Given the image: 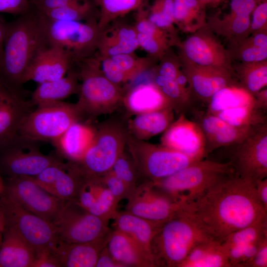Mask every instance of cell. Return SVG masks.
Masks as SVG:
<instances>
[{"label": "cell", "mask_w": 267, "mask_h": 267, "mask_svg": "<svg viewBox=\"0 0 267 267\" xmlns=\"http://www.w3.org/2000/svg\"><path fill=\"white\" fill-rule=\"evenodd\" d=\"M108 235L87 242L66 243L58 240L51 251L60 267H95L101 252L106 246Z\"/></svg>", "instance_id": "25"}, {"label": "cell", "mask_w": 267, "mask_h": 267, "mask_svg": "<svg viewBox=\"0 0 267 267\" xmlns=\"http://www.w3.org/2000/svg\"><path fill=\"white\" fill-rule=\"evenodd\" d=\"M127 124L110 119L96 128L93 141L83 159L75 163L90 179L101 178L109 172L125 150L128 135Z\"/></svg>", "instance_id": "9"}, {"label": "cell", "mask_w": 267, "mask_h": 267, "mask_svg": "<svg viewBox=\"0 0 267 267\" xmlns=\"http://www.w3.org/2000/svg\"><path fill=\"white\" fill-rule=\"evenodd\" d=\"M257 3L256 0H230L229 11L209 18L206 26L230 45L234 44L250 35L251 14Z\"/></svg>", "instance_id": "18"}, {"label": "cell", "mask_w": 267, "mask_h": 267, "mask_svg": "<svg viewBox=\"0 0 267 267\" xmlns=\"http://www.w3.org/2000/svg\"><path fill=\"white\" fill-rule=\"evenodd\" d=\"M32 106L0 82V148L18 137L20 125Z\"/></svg>", "instance_id": "22"}, {"label": "cell", "mask_w": 267, "mask_h": 267, "mask_svg": "<svg viewBox=\"0 0 267 267\" xmlns=\"http://www.w3.org/2000/svg\"><path fill=\"white\" fill-rule=\"evenodd\" d=\"M195 117L205 137V157L217 148L238 144L259 127H234L207 111L197 112Z\"/></svg>", "instance_id": "21"}, {"label": "cell", "mask_w": 267, "mask_h": 267, "mask_svg": "<svg viewBox=\"0 0 267 267\" xmlns=\"http://www.w3.org/2000/svg\"><path fill=\"white\" fill-rule=\"evenodd\" d=\"M71 60L62 49L46 45L36 54L23 78V83L41 84L64 77L70 69Z\"/></svg>", "instance_id": "23"}, {"label": "cell", "mask_w": 267, "mask_h": 267, "mask_svg": "<svg viewBox=\"0 0 267 267\" xmlns=\"http://www.w3.org/2000/svg\"><path fill=\"white\" fill-rule=\"evenodd\" d=\"M267 237V220L258 222L237 230L222 243L225 250L236 245H247Z\"/></svg>", "instance_id": "43"}, {"label": "cell", "mask_w": 267, "mask_h": 267, "mask_svg": "<svg viewBox=\"0 0 267 267\" xmlns=\"http://www.w3.org/2000/svg\"><path fill=\"white\" fill-rule=\"evenodd\" d=\"M36 251L17 232L6 227L0 247V267H31Z\"/></svg>", "instance_id": "32"}, {"label": "cell", "mask_w": 267, "mask_h": 267, "mask_svg": "<svg viewBox=\"0 0 267 267\" xmlns=\"http://www.w3.org/2000/svg\"><path fill=\"white\" fill-rule=\"evenodd\" d=\"M222 243L232 232L267 220L256 196L255 183L234 174L221 181L181 209Z\"/></svg>", "instance_id": "1"}, {"label": "cell", "mask_w": 267, "mask_h": 267, "mask_svg": "<svg viewBox=\"0 0 267 267\" xmlns=\"http://www.w3.org/2000/svg\"><path fill=\"white\" fill-rule=\"evenodd\" d=\"M213 114L236 127L256 128L267 123L266 112L256 108L254 104L228 109Z\"/></svg>", "instance_id": "37"}, {"label": "cell", "mask_w": 267, "mask_h": 267, "mask_svg": "<svg viewBox=\"0 0 267 267\" xmlns=\"http://www.w3.org/2000/svg\"></svg>", "instance_id": "63"}, {"label": "cell", "mask_w": 267, "mask_h": 267, "mask_svg": "<svg viewBox=\"0 0 267 267\" xmlns=\"http://www.w3.org/2000/svg\"><path fill=\"white\" fill-rule=\"evenodd\" d=\"M133 191L139 178L135 164L129 153L124 150L114 164L111 170Z\"/></svg>", "instance_id": "45"}, {"label": "cell", "mask_w": 267, "mask_h": 267, "mask_svg": "<svg viewBox=\"0 0 267 267\" xmlns=\"http://www.w3.org/2000/svg\"><path fill=\"white\" fill-rule=\"evenodd\" d=\"M267 27V0L257 1L251 14L249 34L266 31Z\"/></svg>", "instance_id": "49"}, {"label": "cell", "mask_w": 267, "mask_h": 267, "mask_svg": "<svg viewBox=\"0 0 267 267\" xmlns=\"http://www.w3.org/2000/svg\"><path fill=\"white\" fill-rule=\"evenodd\" d=\"M255 185L257 198L262 206L267 211V178L257 180Z\"/></svg>", "instance_id": "55"}, {"label": "cell", "mask_w": 267, "mask_h": 267, "mask_svg": "<svg viewBox=\"0 0 267 267\" xmlns=\"http://www.w3.org/2000/svg\"><path fill=\"white\" fill-rule=\"evenodd\" d=\"M227 49L232 62H254L267 60V31L250 34Z\"/></svg>", "instance_id": "34"}, {"label": "cell", "mask_w": 267, "mask_h": 267, "mask_svg": "<svg viewBox=\"0 0 267 267\" xmlns=\"http://www.w3.org/2000/svg\"><path fill=\"white\" fill-rule=\"evenodd\" d=\"M139 47H141L154 59L159 60L177 43L172 40L153 37L137 33Z\"/></svg>", "instance_id": "46"}, {"label": "cell", "mask_w": 267, "mask_h": 267, "mask_svg": "<svg viewBox=\"0 0 267 267\" xmlns=\"http://www.w3.org/2000/svg\"><path fill=\"white\" fill-rule=\"evenodd\" d=\"M144 0H96L100 6L98 26L100 31L119 17L141 6Z\"/></svg>", "instance_id": "38"}, {"label": "cell", "mask_w": 267, "mask_h": 267, "mask_svg": "<svg viewBox=\"0 0 267 267\" xmlns=\"http://www.w3.org/2000/svg\"><path fill=\"white\" fill-rule=\"evenodd\" d=\"M177 45L179 58L199 66L233 70L228 50L206 26Z\"/></svg>", "instance_id": "15"}, {"label": "cell", "mask_w": 267, "mask_h": 267, "mask_svg": "<svg viewBox=\"0 0 267 267\" xmlns=\"http://www.w3.org/2000/svg\"><path fill=\"white\" fill-rule=\"evenodd\" d=\"M234 174L229 161L221 163L202 159L166 178L152 182L175 201L184 204L194 200Z\"/></svg>", "instance_id": "5"}, {"label": "cell", "mask_w": 267, "mask_h": 267, "mask_svg": "<svg viewBox=\"0 0 267 267\" xmlns=\"http://www.w3.org/2000/svg\"><path fill=\"white\" fill-rule=\"evenodd\" d=\"M254 103L253 94L240 85H233L221 89L211 97L208 102L207 112L213 114L226 109Z\"/></svg>", "instance_id": "35"}, {"label": "cell", "mask_w": 267, "mask_h": 267, "mask_svg": "<svg viewBox=\"0 0 267 267\" xmlns=\"http://www.w3.org/2000/svg\"><path fill=\"white\" fill-rule=\"evenodd\" d=\"M96 128L90 121H77L72 124L52 144L57 153L68 162L78 163L91 145Z\"/></svg>", "instance_id": "24"}, {"label": "cell", "mask_w": 267, "mask_h": 267, "mask_svg": "<svg viewBox=\"0 0 267 267\" xmlns=\"http://www.w3.org/2000/svg\"><path fill=\"white\" fill-rule=\"evenodd\" d=\"M237 176L254 183L267 176V123L234 146L230 161Z\"/></svg>", "instance_id": "14"}, {"label": "cell", "mask_w": 267, "mask_h": 267, "mask_svg": "<svg viewBox=\"0 0 267 267\" xmlns=\"http://www.w3.org/2000/svg\"><path fill=\"white\" fill-rule=\"evenodd\" d=\"M92 188L96 200L88 211L92 215L109 222L118 212L119 202L100 181L93 182Z\"/></svg>", "instance_id": "42"}, {"label": "cell", "mask_w": 267, "mask_h": 267, "mask_svg": "<svg viewBox=\"0 0 267 267\" xmlns=\"http://www.w3.org/2000/svg\"><path fill=\"white\" fill-rule=\"evenodd\" d=\"M60 265L51 251L44 249L36 253L31 267H60Z\"/></svg>", "instance_id": "51"}, {"label": "cell", "mask_w": 267, "mask_h": 267, "mask_svg": "<svg viewBox=\"0 0 267 267\" xmlns=\"http://www.w3.org/2000/svg\"><path fill=\"white\" fill-rule=\"evenodd\" d=\"M0 206L5 215L6 227L17 232L36 253L51 249L58 241L51 222L26 210L3 194L0 195Z\"/></svg>", "instance_id": "11"}, {"label": "cell", "mask_w": 267, "mask_h": 267, "mask_svg": "<svg viewBox=\"0 0 267 267\" xmlns=\"http://www.w3.org/2000/svg\"><path fill=\"white\" fill-rule=\"evenodd\" d=\"M2 194L51 222L66 201L46 191L30 176L9 178Z\"/></svg>", "instance_id": "13"}, {"label": "cell", "mask_w": 267, "mask_h": 267, "mask_svg": "<svg viewBox=\"0 0 267 267\" xmlns=\"http://www.w3.org/2000/svg\"><path fill=\"white\" fill-rule=\"evenodd\" d=\"M108 221L90 213L76 200L66 201L52 222L59 241L91 242L106 236L111 230Z\"/></svg>", "instance_id": "10"}, {"label": "cell", "mask_w": 267, "mask_h": 267, "mask_svg": "<svg viewBox=\"0 0 267 267\" xmlns=\"http://www.w3.org/2000/svg\"><path fill=\"white\" fill-rule=\"evenodd\" d=\"M210 239L214 238L181 209L163 224L153 238L151 250L155 266L179 267L196 245Z\"/></svg>", "instance_id": "3"}, {"label": "cell", "mask_w": 267, "mask_h": 267, "mask_svg": "<svg viewBox=\"0 0 267 267\" xmlns=\"http://www.w3.org/2000/svg\"><path fill=\"white\" fill-rule=\"evenodd\" d=\"M147 11H145L141 6L138 9L135 17L134 26L138 33L160 38L172 40L177 44L178 41L177 35L162 30L151 23L147 18Z\"/></svg>", "instance_id": "47"}, {"label": "cell", "mask_w": 267, "mask_h": 267, "mask_svg": "<svg viewBox=\"0 0 267 267\" xmlns=\"http://www.w3.org/2000/svg\"><path fill=\"white\" fill-rule=\"evenodd\" d=\"M232 68L239 85L253 95L267 88V60L240 62Z\"/></svg>", "instance_id": "36"}, {"label": "cell", "mask_w": 267, "mask_h": 267, "mask_svg": "<svg viewBox=\"0 0 267 267\" xmlns=\"http://www.w3.org/2000/svg\"><path fill=\"white\" fill-rule=\"evenodd\" d=\"M79 63L78 74L81 83L76 104L84 118L91 122L100 115L115 111L122 104L125 90L105 76L98 55Z\"/></svg>", "instance_id": "4"}, {"label": "cell", "mask_w": 267, "mask_h": 267, "mask_svg": "<svg viewBox=\"0 0 267 267\" xmlns=\"http://www.w3.org/2000/svg\"><path fill=\"white\" fill-rule=\"evenodd\" d=\"M178 58L187 77L191 94L207 103L221 89L239 85L233 70L199 66Z\"/></svg>", "instance_id": "19"}, {"label": "cell", "mask_w": 267, "mask_h": 267, "mask_svg": "<svg viewBox=\"0 0 267 267\" xmlns=\"http://www.w3.org/2000/svg\"><path fill=\"white\" fill-rule=\"evenodd\" d=\"M137 32L134 25L122 24L101 31L97 50L99 57L133 53L138 48Z\"/></svg>", "instance_id": "28"}, {"label": "cell", "mask_w": 267, "mask_h": 267, "mask_svg": "<svg viewBox=\"0 0 267 267\" xmlns=\"http://www.w3.org/2000/svg\"><path fill=\"white\" fill-rule=\"evenodd\" d=\"M39 12L52 20L84 21L96 19L93 4L89 0H82L66 6Z\"/></svg>", "instance_id": "40"}, {"label": "cell", "mask_w": 267, "mask_h": 267, "mask_svg": "<svg viewBox=\"0 0 267 267\" xmlns=\"http://www.w3.org/2000/svg\"><path fill=\"white\" fill-rule=\"evenodd\" d=\"M161 144L200 160L205 157V139L199 125L181 113L164 132Z\"/></svg>", "instance_id": "20"}, {"label": "cell", "mask_w": 267, "mask_h": 267, "mask_svg": "<svg viewBox=\"0 0 267 267\" xmlns=\"http://www.w3.org/2000/svg\"><path fill=\"white\" fill-rule=\"evenodd\" d=\"M174 23L180 30L192 33L206 25V7L198 0H173Z\"/></svg>", "instance_id": "33"}, {"label": "cell", "mask_w": 267, "mask_h": 267, "mask_svg": "<svg viewBox=\"0 0 267 267\" xmlns=\"http://www.w3.org/2000/svg\"><path fill=\"white\" fill-rule=\"evenodd\" d=\"M267 267V238L261 244L259 249L243 267Z\"/></svg>", "instance_id": "54"}, {"label": "cell", "mask_w": 267, "mask_h": 267, "mask_svg": "<svg viewBox=\"0 0 267 267\" xmlns=\"http://www.w3.org/2000/svg\"><path fill=\"white\" fill-rule=\"evenodd\" d=\"M5 188V184L1 178V177L0 175V195L2 194Z\"/></svg>", "instance_id": "61"}, {"label": "cell", "mask_w": 267, "mask_h": 267, "mask_svg": "<svg viewBox=\"0 0 267 267\" xmlns=\"http://www.w3.org/2000/svg\"><path fill=\"white\" fill-rule=\"evenodd\" d=\"M128 200L126 211L156 222H165L182 206L147 180L137 185Z\"/></svg>", "instance_id": "16"}, {"label": "cell", "mask_w": 267, "mask_h": 267, "mask_svg": "<svg viewBox=\"0 0 267 267\" xmlns=\"http://www.w3.org/2000/svg\"><path fill=\"white\" fill-rule=\"evenodd\" d=\"M82 0H33L37 11L43 12L66 6Z\"/></svg>", "instance_id": "52"}, {"label": "cell", "mask_w": 267, "mask_h": 267, "mask_svg": "<svg viewBox=\"0 0 267 267\" xmlns=\"http://www.w3.org/2000/svg\"></svg>", "instance_id": "64"}, {"label": "cell", "mask_w": 267, "mask_h": 267, "mask_svg": "<svg viewBox=\"0 0 267 267\" xmlns=\"http://www.w3.org/2000/svg\"><path fill=\"white\" fill-rule=\"evenodd\" d=\"M8 23L2 16H0V63L3 54L4 43Z\"/></svg>", "instance_id": "58"}, {"label": "cell", "mask_w": 267, "mask_h": 267, "mask_svg": "<svg viewBox=\"0 0 267 267\" xmlns=\"http://www.w3.org/2000/svg\"><path fill=\"white\" fill-rule=\"evenodd\" d=\"M254 106L262 111L266 112L267 110V89H263L254 94Z\"/></svg>", "instance_id": "57"}, {"label": "cell", "mask_w": 267, "mask_h": 267, "mask_svg": "<svg viewBox=\"0 0 267 267\" xmlns=\"http://www.w3.org/2000/svg\"><path fill=\"white\" fill-rule=\"evenodd\" d=\"M33 178L46 191L64 201L76 200L90 180L76 164L69 162L50 166Z\"/></svg>", "instance_id": "17"}, {"label": "cell", "mask_w": 267, "mask_h": 267, "mask_svg": "<svg viewBox=\"0 0 267 267\" xmlns=\"http://www.w3.org/2000/svg\"><path fill=\"white\" fill-rule=\"evenodd\" d=\"M174 110L171 107L136 115L127 123L129 134L145 140L164 133L174 121Z\"/></svg>", "instance_id": "31"}, {"label": "cell", "mask_w": 267, "mask_h": 267, "mask_svg": "<svg viewBox=\"0 0 267 267\" xmlns=\"http://www.w3.org/2000/svg\"><path fill=\"white\" fill-rule=\"evenodd\" d=\"M37 107L22 122L18 132L19 137L52 144L72 124L84 119L76 103L61 101Z\"/></svg>", "instance_id": "8"}, {"label": "cell", "mask_w": 267, "mask_h": 267, "mask_svg": "<svg viewBox=\"0 0 267 267\" xmlns=\"http://www.w3.org/2000/svg\"><path fill=\"white\" fill-rule=\"evenodd\" d=\"M122 104L129 114L134 115L172 107L153 81L139 83L125 90Z\"/></svg>", "instance_id": "26"}, {"label": "cell", "mask_w": 267, "mask_h": 267, "mask_svg": "<svg viewBox=\"0 0 267 267\" xmlns=\"http://www.w3.org/2000/svg\"><path fill=\"white\" fill-rule=\"evenodd\" d=\"M78 73L68 71L67 74L59 79L39 84L31 94L30 102L32 105L63 101L71 95L78 94L80 83Z\"/></svg>", "instance_id": "30"}, {"label": "cell", "mask_w": 267, "mask_h": 267, "mask_svg": "<svg viewBox=\"0 0 267 267\" xmlns=\"http://www.w3.org/2000/svg\"><path fill=\"white\" fill-rule=\"evenodd\" d=\"M6 228V223L5 215L2 209L0 206V247Z\"/></svg>", "instance_id": "59"}, {"label": "cell", "mask_w": 267, "mask_h": 267, "mask_svg": "<svg viewBox=\"0 0 267 267\" xmlns=\"http://www.w3.org/2000/svg\"><path fill=\"white\" fill-rule=\"evenodd\" d=\"M87 182L81 188L77 202L83 208L88 210L94 203L96 198L91 187L90 181Z\"/></svg>", "instance_id": "53"}, {"label": "cell", "mask_w": 267, "mask_h": 267, "mask_svg": "<svg viewBox=\"0 0 267 267\" xmlns=\"http://www.w3.org/2000/svg\"><path fill=\"white\" fill-rule=\"evenodd\" d=\"M106 248L123 267H154L152 256L127 234L116 229L109 233Z\"/></svg>", "instance_id": "27"}, {"label": "cell", "mask_w": 267, "mask_h": 267, "mask_svg": "<svg viewBox=\"0 0 267 267\" xmlns=\"http://www.w3.org/2000/svg\"><path fill=\"white\" fill-rule=\"evenodd\" d=\"M46 44L38 12L21 15L8 23L0 63V82L22 96L26 72L38 52Z\"/></svg>", "instance_id": "2"}, {"label": "cell", "mask_w": 267, "mask_h": 267, "mask_svg": "<svg viewBox=\"0 0 267 267\" xmlns=\"http://www.w3.org/2000/svg\"><path fill=\"white\" fill-rule=\"evenodd\" d=\"M99 179L119 202L124 199H128L133 193L127 184L111 171Z\"/></svg>", "instance_id": "48"}, {"label": "cell", "mask_w": 267, "mask_h": 267, "mask_svg": "<svg viewBox=\"0 0 267 267\" xmlns=\"http://www.w3.org/2000/svg\"><path fill=\"white\" fill-rule=\"evenodd\" d=\"M95 267H123V266L112 257L106 246L99 256Z\"/></svg>", "instance_id": "56"}, {"label": "cell", "mask_w": 267, "mask_h": 267, "mask_svg": "<svg viewBox=\"0 0 267 267\" xmlns=\"http://www.w3.org/2000/svg\"><path fill=\"white\" fill-rule=\"evenodd\" d=\"M110 57L116 64L122 83L134 80L146 72L152 67L155 60L150 56L138 57L134 53L119 54Z\"/></svg>", "instance_id": "39"}, {"label": "cell", "mask_w": 267, "mask_h": 267, "mask_svg": "<svg viewBox=\"0 0 267 267\" xmlns=\"http://www.w3.org/2000/svg\"><path fill=\"white\" fill-rule=\"evenodd\" d=\"M19 136L0 148V168L9 178L35 177L45 168L64 163L60 158L44 154L34 143Z\"/></svg>", "instance_id": "12"}, {"label": "cell", "mask_w": 267, "mask_h": 267, "mask_svg": "<svg viewBox=\"0 0 267 267\" xmlns=\"http://www.w3.org/2000/svg\"><path fill=\"white\" fill-rule=\"evenodd\" d=\"M29 10V0H0V12L22 15Z\"/></svg>", "instance_id": "50"}, {"label": "cell", "mask_w": 267, "mask_h": 267, "mask_svg": "<svg viewBox=\"0 0 267 267\" xmlns=\"http://www.w3.org/2000/svg\"><path fill=\"white\" fill-rule=\"evenodd\" d=\"M113 220L114 229L130 236L152 256V241L165 222L151 221L126 211H118Z\"/></svg>", "instance_id": "29"}, {"label": "cell", "mask_w": 267, "mask_h": 267, "mask_svg": "<svg viewBox=\"0 0 267 267\" xmlns=\"http://www.w3.org/2000/svg\"><path fill=\"white\" fill-rule=\"evenodd\" d=\"M153 82L168 99L175 111L181 113L189 107L191 94L182 89L176 79L166 78L154 72Z\"/></svg>", "instance_id": "41"}, {"label": "cell", "mask_w": 267, "mask_h": 267, "mask_svg": "<svg viewBox=\"0 0 267 267\" xmlns=\"http://www.w3.org/2000/svg\"><path fill=\"white\" fill-rule=\"evenodd\" d=\"M257 1H259V0H256Z\"/></svg>", "instance_id": "62"}, {"label": "cell", "mask_w": 267, "mask_h": 267, "mask_svg": "<svg viewBox=\"0 0 267 267\" xmlns=\"http://www.w3.org/2000/svg\"><path fill=\"white\" fill-rule=\"evenodd\" d=\"M38 12L46 44L63 50L71 61L79 62L92 56L97 50L101 31L96 19L84 21L52 20Z\"/></svg>", "instance_id": "6"}, {"label": "cell", "mask_w": 267, "mask_h": 267, "mask_svg": "<svg viewBox=\"0 0 267 267\" xmlns=\"http://www.w3.org/2000/svg\"><path fill=\"white\" fill-rule=\"evenodd\" d=\"M205 7H216L222 3L225 0H198Z\"/></svg>", "instance_id": "60"}, {"label": "cell", "mask_w": 267, "mask_h": 267, "mask_svg": "<svg viewBox=\"0 0 267 267\" xmlns=\"http://www.w3.org/2000/svg\"><path fill=\"white\" fill-rule=\"evenodd\" d=\"M149 20L158 28L176 34L173 0H155L147 14Z\"/></svg>", "instance_id": "44"}, {"label": "cell", "mask_w": 267, "mask_h": 267, "mask_svg": "<svg viewBox=\"0 0 267 267\" xmlns=\"http://www.w3.org/2000/svg\"><path fill=\"white\" fill-rule=\"evenodd\" d=\"M126 146L135 164L139 178L152 182L166 178L199 160L162 144L137 139L129 133Z\"/></svg>", "instance_id": "7"}]
</instances>
